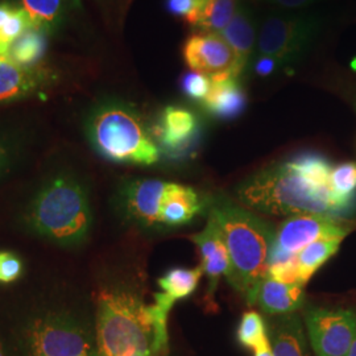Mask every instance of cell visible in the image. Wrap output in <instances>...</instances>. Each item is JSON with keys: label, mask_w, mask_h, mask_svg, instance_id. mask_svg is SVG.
I'll list each match as a JSON object with an SVG mask.
<instances>
[{"label": "cell", "mask_w": 356, "mask_h": 356, "mask_svg": "<svg viewBox=\"0 0 356 356\" xmlns=\"http://www.w3.org/2000/svg\"><path fill=\"white\" fill-rule=\"evenodd\" d=\"M266 3H269L275 7H279L281 10H288V11H300L310 7L314 4L317 0H263Z\"/></svg>", "instance_id": "836d02e7"}, {"label": "cell", "mask_w": 356, "mask_h": 356, "mask_svg": "<svg viewBox=\"0 0 356 356\" xmlns=\"http://www.w3.org/2000/svg\"><path fill=\"white\" fill-rule=\"evenodd\" d=\"M28 151V136L19 128L0 124V182L22 165Z\"/></svg>", "instance_id": "7402d4cb"}, {"label": "cell", "mask_w": 356, "mask_h": 356, "mask_svg": "<svg viewBox=\"0 0 356 356\" xmlns=\"http://www.w3.org/2000/svg\"><path fill=\"white\" fill-rule=\"evenodd\" d=\"M17 223L28 235L60 248L83 245L94 225L86 181L72 168L47 173L19 209Z\"/></svg>", "instance_id": "277c9868"}, {"label": "cell", "mask_w": 356, "mask_h": 356, "mask_svg": "<svg viewBox=\"0 0 356 356\" xmlns=\"http://www.w3.org/2000/svg\"><path fill=\"white\" fill-rule=\"evenodd\" d=\"M99 356H168L169 310L144 298L126 275H106L94 293Z\"/></svg>", "instance_id": "3957f363"}, {"label": "cell", "mask_w": 356, "mask_h": 356, "mask_svg": "<svg viewBox=\"0 0 356 356\" xmlns=\"http://www.w3.org/2000/svg\"><path fill=\"white\" fill-rule=\"evenodd\" d=\"M32 26L29 16L11 0L0 1V57H7L13 42Z\"/></svg>", "instance_id": "d4e9b609"}, {"label": "cell", "mask_w": 356, "mask_h": 356, "mask_svg": "<svg viewBox=\"0 0 356 356\" xmlns=\"http://www.w3.org/2000/svg\"><path fill=\"white\" fill-rule=\"evenodd\" d=\"M242 0H195L186 22L201 32L220 33L229 26Z\"/></svg>", "instance_id": "44dd1931"}, {"label": "cell", "mask_w": 356, "mask_h": 356, "mask_svg": "<svg viewBox=\"0 0 356 356\" xmlns=\"http://www.w3.org/2000/svg\"><path fill=\"white\" fill-rule=\"evenodd\" d=\"M254 356H273V353H272V348H270L269 342L263 344V346L259 347V348H256V350H254Z\"/></svg>", "instance_id": "e575fe53"}, {"label": "cell", "mask_w": 356, "mask_h": 356, "mask_svg": "<svg viewBox=\"0 0 356 356\" xmlns=\"http://www.w3.org/2000/svg\"><path fill=\"white\" fill-rule=\"evenodd\" d=\"M202 257L201 267L209 280V296H214L220 276L229 277L231 270L229 252L222 241L214 222L209 218L204 231L191 236Z\"/></svg>", "instance_id": "9a60e30c"}, {"label": "cell", "mask_w": 356, "mask_h": 356, "mask_svg": "<svg viewBox=\"0 0 356 356\" xmlns=\"http://www.w3.org/2000/svg\"><path fill=\"white\" fill-rule=\"evenodd\" d=\"M236 338L243 347L256 350L269 342L267 326L257 312H247L239 322Z\"/></svg>", "instance_id": "83f0119b"}, {"label": "cell", "mask_w": 356, "mask_h": 356, "mask_svg": "<svg viewBox=\"0 0 356 356\" xmlns=\"http://www.w3.org/2000/svg\"><path fill=\"white\" fill-rule=\"evenodd\" d=\"M209 218L225 243L231 263L227 281L247 302L268 275L273 231L259 216L227 200L211 204Z\"/></svg>", "instance_id": "8992f818"}, {"label": "cell", "mask_w": 356, "mask_h": 356, "mask_svg": "<svg viewBox=\"0 0 356 356\" xmlns=\"http://www.w3.org/2000/svg\"><path fill=\"white\" fill-rule=\"evenodd\" d=\"M268 338L273 356H312L302 321L294 313L276 316Z\"/></svg>", "instance_id": "ac0fdd59"}, {"label": "cell", "mask_w": 356, "mask_h": 356, "mask_svg": "<svg viewBox=\"0 0 356 356\" xmlns=\"http://www.w3.org/2000/svg\"><path fill=\"white\" fill-rule=\"evenodd\" d=\"M182 56L191 70L202 73L211 81L242 74L236 54L220 33L200 32L185 41Z\"/></svg>", "instance_id": "8fae6325"}, {"label": "cell", "mask_w": 356, "mask_h": 356, "mask_svg": "<svg viewBox=\"0 0 356 356\" xmlns=\"http://www.w3.org/2000/svg\"><path fill=\"white\" fill-rule=\"evenodd\" d=\"M195 0H165V8L168 13L177 17H184L185 20L193 13Z\"/></svg>", "instance_id": "d6a6232c"}, {"label": "cell", "mask_w": 356, "mask_h": 356, "mask_svg": "<svg viewBox=\"0 0 356 356\" xmlns=\"http://www.w3.org/2000/svg\"><path fill=\"white\" fill-rule=\"evenodd\" d=\"M309 342L316 356H346L356 334V312L312 307L305 313Z\"/></svg>", "instance_id": "30bf717a"}, {"label": "cell", "mask_w": 356, "mask_h": 356, "mask_svg": "<svg viewBox=\"0 0 356 356\" xmlns=\"http://www.w3.org/2000/svg\"><path fill=\"white\" fill-rule=\"evenodd\" d=\"M175 182L152 178L124 181L118 191V210L141 229H161V216Z\"/></svg>", "instance_id": "9c48e42d"}, {"label": "cell", "mask_w": 356, "mask_h": 356, "mask_svg": "<svg viewBox=\"0 0 356 356\" xmlns=\"http://www.w3.org/2000/svg\"><path fill=\"white\" fill-rule=\"evenodd\" d=\"M204 207V201L198 191L175 182L161 216V229H173L191 223L202 213Z\"/></svg>", "instance_id": "ffe728a7"}, {"label": "cell", "mask_w": 356, "mask_h": 356, "mask_svg": "<svg viewBox=\"0 0 356 356\" xmlns=\"http://www.w3.org/2000/svg\"><path fill=\"white\" fill-rule=\"evenodd\" d=\"M58 83V72L48 65L22 66L0 57V106L44 98Z\"/></svg>", "instance_id": "7c38bea8"}, {"label": "cell", "mask_w": 356, "mask_h": 356, "mask_svg": "<svg viewBox=\"0 0 356 356\" xmlns=\"http://www.w3.org/2000/svg\"><path fill=\"white\" fill-rule=\"evenodd\" d=\"M211 89V79L202 73L189 70L181 78V90L191 101L202 103Z\"/></svg>", "instance_id": "f1b7e54d"}, {"label": "cell", "mask_w": 356, "mask_h": 356, "mask_svg": "<svg viewBox=\"0 0 356 356\" xmlns=\"http://www.w3.org/2000/svg\"><path fill=\"white\" fill-rule=\"evenodd\" d=\"M48 35L35 26H31L10 47L7 58L22 66H38L44 64L48 48Z\"/></svg>", "instance_id": "603a6c76"}, {"label": "cell", "mask_w": 356, "mask_h": 356, "mask_svg": "<svg viewBox=\"0 0 356 356\" xmlns=\"http://www.w3.org/2000/svg\"><path fill=\"white\" fill-rule=\"evenodd\" d=\"M29 16L32 26L49 38L82 10L81 0H11Z\"/></svg>", "instance_id": "2e32d148"}, {"label": "cell", "mask_w": 356, "mask_h": 356, "mask_svg": "<svg viewBox=\"0 0 356 356\" xmlns=\"http://www.w3.org/2000/svg\"><path fill=\"white\" fill-rule=\"evenodd\" d=\"M24 264L22 257L11 251H0V284L8 285L22 279Z\"/></svg>", "instance_id": "4dcf8cb0"}, {"label": "cell", "mask_w": 356, "mask_h": 356, "mask_svg": "<svg viewBox=\"0 0 356 356\" xmlns=\"http://www.w3.org/2000/svg\"><path fill=\"white\" fill-rule=\"evenodd\" d=\"M102 11L104 20L114 26L120 28L124 23L129 7L134 0H92Z\"/></svg>", "instance_id": "f546056e"}, {"label": "cell", "mask_w": 356, "mask_h": 356, "mask_svg": "<svg viewBox=\"0 0 356 356\" xmlns=\"http://www.w3.org/2000/svg\"><path fill=\"white\" fill-rule=\"evenodd\" d=\"M0 356H7V354H6V350H4V347H3V343H1V341H0Z\"/></svg>", "instance_id": "8d00e7d4"}, {"label": "cell", "mask_w": 356, "mask_h": 356, "mask_svg": "<svg viewBox=\"0 0 356 356\" xmlns=\"http://www.w3.org/2000/svg\"><path fill=\"white\" fill-rule=\"evenodd\" d=\"M330 186L342 204L356 206V163H343L332 168Z\"/></svg>", "instance_id": "4316f807"}, {"label": "cell", "mask_w": 356, "mask_h": 356, "mask_svg": "<svg viewBox=\"0 0 356 356\" xmlns=\"http://www.w3.org/2000/svg\"><path fill=\"white\" fill-rule=\"evenodd\" d=\"M318 17L310 13H270L261 22L254 54L276 58L282 70L298 64L319 32Z\"/></svg>", "instance_id": "52a82bcc"}, {"label": "cell", "mask_w": 356, "mask_h": 356, "mask_svg": "<svg viewBox=\"0 0 356 356\" xmlns=\"http://www.w3.org/2000/svg\"><path fill=\"white\" fill-rule=\"evenodd\" d=\"M204 276V269L197 268H173L168 270L163 277L157 280L161 292L165 293L175 302L188 298L195 292L201 277Z\"/></svg>", "instance_id": "484cf974"}, {"label": "cell", "mask_w": 356, "mask_h": 356, "mask_svg": "<svg viewBox=\"0 0 356 356\" xmlns=\"http://www.w3.org/2000/svg\"><path fill=\"white\" fill-rule=\"evenodd\" d=\"M198 136L200 122L191 110L166 106L161 111L154 129V140L160 151L172 157H181L191 149Z\"/></svg>", "instance_id": "4fadbf2b"}, {"label": "cell", "mask_w": 356, "mask_h": 356, "mask_svg": "<svg viewBox=\"0 0 356 356\" xmlns=\"http://www.w3.org/2000/svg\"><path fill=\"white\" fill-rule=\"evenodd\" d=\"M202 106L216 119L231 120L244 113L247 107V94L236 76L211 81V89Z\"/></svg>", "instance_id": "d6986e66"}, {"label": "cell", "mask_w": 356, "mask_h": 356, "mask_svg": "<svg viewBox=\"0 0 356 356\" xmlns=\"http://www.w3.org/2000/svg\"><path fill=\"white\" fill-rule=\"evenodd\" d=\"M248 69L254 76H263V78L275 76L282 70L280 63L276 58L266 54H254L251 63L248 65Z\"/></svg>", "instance_id": "1f68e13d"}, {"label": "cell", "mask_w": 356, "mask_h": 356, "mask_svg": "<svg viewBox=\"0 0 356 356\" xmlns=\"http://www.w3.org/2000/svg\"><path fill=\"white\" fill-rule=\"evenodd\" d=\"M259 28L251 8L241 3L236 13L234 15L229 26H226L220 36L227 41L231 49L236 54L241 72H245L256 51Z\"/></svg>", "instance_id": "e0dca14e"}, {"label": "cell", "mask_w": 356, "mask_h": 356, "mask_svg": "<svg viewBox=\"0 0 356 356\" xmlns=\"http://www.w3.org/2000/svg\"><path fill=\"white\" fill-rule=\"evenodd\" d=\"M7 356H99L95 310L69 289L40 293L0 326Z\"/></svg>", "instance_id": "6da1fadb"}, {"label": "cell", "mask_w": 356, "mask_h": 356, "mask_svg": "<svg viewBox=\"0 0 356 356\" xmlns=\"http://www.w3.org/2000/svg\"><path fill=\"white\" fill-rule=\"evenodd\" d=\"M83 132L91 149L116 164L149 166L161 151L136 106L116 97L94 103L83 119Z\"/></svg>", "instance_id": "5b68a950"}, {"label": "cell", "mask_w": 356, "mask_h": 356, "mask_svg": "<svg viewBox=\"0 0 356 356\" xmlns=\"http://www.w3.org/2000/svg\"><path fill=\"white\" fill-rule=\"evenodd\" d=\"M351 229L342 220L318 214L289 216L273 231L269 267L294 259L312 243L329 238L344 239Z\"/></svg>", "instance_id": "ba28073f"}, {"label": "cell", "mask_w": 356, "mask_h": 356, "mask_svg": "<svg viewBox=\"0 0 356 356\" xmlns=\"http://www.w3.org/2000/svg\"><path fill=\"white\" fill-rule=\"evenodd\" d=\"M331 170L325 156L300 153L245 179L236 194L244 207L267 216L318 214L343 220L355 216L356 206L334 195Z\"/></svg>", "instance_id": "7a4b0ae2"}, {"label": "cell", "mask_w": 356, "mask_h": 356, "mask_svg": "<svg viewBox=\"0 0 356 356\" xmlns=\"http://www.w3.org/2000/svg\"><path fill=\"white\" fill-rule=\"evenodd\" d=\"M343 239L341 238H329L321 239L317 242L306 245L298 254L294 257L298 266V272L302 284L306 285L314 273L322 267L326 261H329L334 254L338 252Z\"/></svg>", "instance_id": "cb8c5ba5"}, {"label": "cell", "mask_w": 356, "mask_h": 356, "mask_svg": "<svg viewBox=\"0 0 356 356\" xmlns=\"http://www.w3.org/2000/svg\"><path fill=\"white\" fill-rule=\"evenodd\" d=\"M248 304H256L270 316L292 314L304 304V285L285 284L267 275L256 286Z\"/></svg>", "instance_id": "5bb4252c"}, {"label": "cell", "mask_w": 356, "mask_h": 356, "mask_svg": "<svg viewBox=\"0 0 356 356\" xmlns=\"http://www.w3.org/2000/svg\"><path fill=\"white\" fill-rule=\"evenodd\" d=\"M346 356H356V334L355 338H354L353 343L350 346V348H348V351H347Z\"/></svg>", "instance_id": "d590c367"}]
</instances>
